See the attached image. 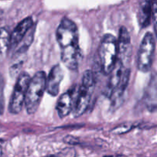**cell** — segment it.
Returning <instances> with one entry per match:
<instances>
[{
	"mask_svg": "<svg viewBox=\"0 0 157 157\" xmlns=\"http://www.w3.org/2000/svg\"><path fill=\"white\" fill-rule=\"evenodd\" d=\"M56 38L61 48L62 62L70 70H77L81 55L76 24L69 18H63L57 29Z\"/></svg>",
	"mask_w": 157,
	"mask_h": 157,
	"instance_id": "1",
	"label": "cell"
},
{
	"mask_svg": "<svg viewBox=\"0 0 157 157\" xmlns=\"http://www.w3.org/2000/svg\"><path fill=\"white\" fill-rule=\"evenodd\" d=\"M46 75L38 71L31 78L26 91L25 105L29 114H33L38 110L41 98L45 91Z\"/></svg>",
	"mask_w": 157,
	"mask_h": 157,
	"instance_id": "2",
	"label": "cell"
},
{
	"mask_svg": "<svg viewBox=\"0 0 157 157\" xmlns=\"http://www.w3.org/2000/svg\"><path fill=\"white\" fill-rule=\"evenodd\" d=\"M95 87V77L93 72L87 70L82 76L81 84L78 89L76 101L74 105L75 117L81 116L88 107L90 98Z\"/></svg>",
	"mask_w": 157,
	"mask_h": 157,
	"instance_id": "3",
	"label": "cell"
},
{
	"mask_svg": "<svg viewBox=\"0 0 157 157\" xmlns=\"http://www.w3.org/2000/svg\"><path fill=\"white\" fill-rule=\"evenodd\" d=\"M100 61L104 75H109L118 60L117 40L111 34L103 37L99 46Z\"/></svg>",
	"mask_w": 157,
	"mask_h": 157,
	"instance_id": "4",
	"label": "cell"
},
{
	"mask_svg": "<svg viewBox=\"0 0 157 157\" xmlns=\"http://www.w3.org/2000/svg\"><path fill=\"white\" fill-rule=\"evenodd\" d=\"M156 50V41L151 32H147L143 38L137 55V67L140 71L147 73L153 66Z\"/></svg>",
	"mask_w": 157,
	"mask_h": 157,
	"instance_id": "5",
	"label": "cell"
},
{
	"mask_svg": "<svg viewBox=\"0 0 157 157\" xmlns=\"http://www.w3.org/2000/svg\"><path fill=\"white\" fill-rule=\"evenodd\" d=\"M30 80V76L27 73L20 74L17 78L9 106V112L12 114H17L21 112L25 104L26 91Z\"/></svg>",
	"mask_w": 157,
	"mask_h": 157,
	"instance_id": "6",
	"label": "cell"
},
{
	"mask_svg": "<svg viewBox=\"0 0 157 157\" xmlns=\"http://www.w3.org/2000/svg\"><path fill=\"white\" fill-rule=\"evenodd\" d=\"M156 0H140L138 8V21L142 28L150 25L152 18L156 20Z\"/></svg>",
	"mask_w": 157,
	"mask_h": 157,
	"instance_id": "7",
	"label": "cell"
},
{
	"mask_svg": "<svg viewBox=\"0 0 157 157\" xmlns=\"http://www.w3.org/2000/svg\"><path fill=\"white\" fill-rule=\"evenodd\" d=\"M32 25H33V20L31 17H27L17 25L10 35L9 50L15 48L21 43Z\"/></svg>",
	"mask_w": 157,
	"mask_h": 157,
	"instance_id": "8",
	"label": "cell"
},
{
	"mask_svg": "<svg viewBox=\"0 0 157 157\" xmlns=\"http://www.w3.org/2000/svg\"><path fill=\"white\" fill-rule=\"evenodd\" d=\"M64 78V71L61 66L57 64L50 71L46 78L45 90L52 96L55 97L59 93L60 84Z\"/></svg>",
	"mask_w": 157,
	"mask_h": 157,
	"instance_id": "9",
	"label": "cell"
},
{
	"mask_svg": "<svg viewBox=\"0 0 157 157\" xmlns=\"http://www.w3.org/2000/svg\"><path fill=\"white\" fill-rule=\"evenodd\" d=\"M118 60L124 64V60L128 59L130 56V37L128 31L125 27H121L119 32V39L117 41Z\"/></svg>",
	"mask_w": 157,
	"mask_h": 157,
	"instance_id": "10",
	"label": "cell"
},
{
	"mask_svg": "<svg viewBox=\"0 0 157 157\" xmlns=\"http://www.w3.org/2000/svg\"><path fill=\"white\" fill-rule=\"evenodd\" d=\"M125 69L126 68L124 67V64L121 61L117 60L115 66L112 69L110 73L109 74L110 78H109L108 84H107V90H106V94H107V95L109 98L111 95L113 90L117 87L119 83L121 82Z\"/></svg>",
	"mask_w": 157,
	"mask_h": 157,
	"instance_id": "11",
	"label": "cell"
},
{
	"mask_svg": "<svg viewBox=\"0 0 157 157\" xmlns=\"http://www.w3.org/2000/svg\"><path fill=\"white\" fill-rule=\"evenodd\" d=\"M73 90H68L60 96L56 105L59 117L64 118L71 113L73 108Z\"/></svg>",
	"mask_w": 157,
	"mask_h": 157,
	"instance_id": "12",
	"label": "cell"
},
{
	"mask_svg": "<svg viewBox=\"0 0 157 157\" xmlns=\"http://www.w3.org/2000/svg\"><path fill=\"white\" fill-rule=\"evenodd\" d=\"M130 69L126 68L125 71H124V75H123L121 82L119 83L117 87L113 90V92H112L111 95H110V99L112 100L113 104H115L117 101L120 98H122L123 94H124V90H126L127 85H128L129 80H130Z\"/></svg>",
	"mask_w": 157,
	"mask_h": 157,
	"instance_id": "13",
	"label": "cell"
},
{
	"mask_svg": "<svg viewBox=\"0 0 157 157\" xmlns=\"http://www.w3.org/2000/svg\"><path fill=\"white\" fill-rule=\"evenodd\" d=\"M146 103L148 109L154 111L156 108V81L155 76L151 78L146 94Z\"/></svg>",
	"mask_w": 157,
	"mask_h": 157,
	"instance_id": "14",
	"label": "cell"
},
{
	"mask_svg": "<svg viewBox=\"0 0 157 157\" xmlns=\"http://www.w3.org/2000/svg\"><path fill=\"white\" fill-rule=\"evenodd\" d=\"M10 34L6 28H0V60L3 59L9 48Z\"/></svg>",
	"mask_w": 157,
	"mask_h": 157,
	"instance_id": "15",
	"label": "cell"
},
{
	"mask_svg": "<svg viewBox=\"0 0 157 157\" xmlns=\"http://www.w3.org/2000/svg\"><path fill=\"white\" fill-rule=\"evenodd\" d=\"M133 126L132 124H123V125L119 126L117 127H115L112 132L114 133L115 134H122V133H127V132L130 131L132 128H133Z\"/></svg>",
	"mask_w": 157,
	"mask_h": 157,
	"instance_id": "16",
	"label": "cell"
},
{
	"mask_svg": "<svg viewBox=\"0 0 157 157\" xmlns=\"http://www.w3.org/2000/svg\"><path fill=\"white\" fill-rule=\"evenodd\" d=\"M58 157H75L76 152L72 148H67L60 152L58 155Z\"/></svg>",
	"mask_w": 157,
	"mask_h": 157,
	"instance_id": "17",
	"label": "cell"
},
{
	"mask_svg": "<svg viewBox=\"0 0 157 157\" xmlns=\"http://www.w3.org/2000/svg\"><path fill=\"white\" fill-rule=\"evenodd\" d=\"M3 88H4V80L0 75V114L3 111Z\"/></svg>",
	"mask_w": 157,
	"mask_h": 157,
	"instance_id": "18",
	"label": "cell"
},
{
	"mask_svg": "<svg viewBox=\"0 0 157 157\" xmlns=\"http://www.w3.org/2000/svg\"><path fill=\"white\" fill-rule=\"evenodd\" d=\"M2 147L0 146V156H2Z\"/></svg>",
	"mask_w": 157,
	"mask_h": 157,
	"instance_id": "19",
	"label": "cell"
},
{
	"mask_svg": "<svg viewBox=\"0 0 157 157\" xmlns=\"http://www.w3.org/2000/svg\"><path fill=\"white\" fill-rule=\"evenodd\" d=\"M47 157H55V156H47Z\"/></svg>",
	"mask_w": 157,
	"mask_h": 157,
	"instance_id": "20",
	"label": "cell"
}]
</instances>
